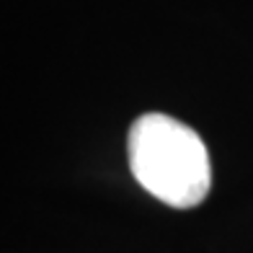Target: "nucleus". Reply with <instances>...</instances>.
<instances>
[{
	"label": "nucleus",
	"mask_w": 253,
	"mask_h": 253,
	"mask_svg": "<svg viewBox=\"0 0 253 253\" xmlns=\"http://www.w3.org/2000/svg\"><path fill=\"white\" fill-rule=\"evenodd\" d=\"M126 150L137 183L163 204L189 210L210 194V153L183 122L158 111L142 114L129 129Z\"/></svg>",
	"instance_id": "1"
}]
</instances>
